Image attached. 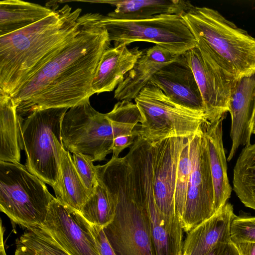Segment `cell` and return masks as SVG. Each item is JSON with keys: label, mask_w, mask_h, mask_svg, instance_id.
Returning a JSON list of instances; mask_svg holds the SVG:
<instances>
[{"label": "cell", "mask_w": 255, "mask_h": 255, "mask_svg": "<svg viewBox=\"0 0 255 255\" xmlns=\"http://www.w3.org/2000/svg\"><path fill=\"white\" fill-rule=\"evenodd\" d=\"M81 11L65 4L37 22L0 36V94L13 97L79 33Z\"/></svg>", "instance_id": "1"}, {"label": "cell", "mask_w": 255, "mask_h": 255, "mask_svg": "<svg viewBox=\"0 0 255 255\" xmlns=\"http://www.w3.org/2000/svg\"><path fill=\"white\" fill-rule=\"evenodd\" d=\"M98 181L106 189L115 208L113 220L103 228L117 255H155L148 216L132 183L125 157H113L96 166Z\"/></svg>", "instance_id": "2"}, {"label": "cell", "mask_w": 255, "mask_h": 255, "mask_svg": "<svg viewBox=\"0 0 255 255\" xmlns=\"http://www.w3.org/2000/svg\"><path fill=\"white\" fill-rule=\"evenodd\" d=\"M140 119L136 105L131 102L119 101L111 111L102 114L88 99L69 108L63 117L61 136L64 148L93 162L105 160L113 152L114 139L138 131Z\"/></svg>", "instance_id": "3"}, {"label": "cell", "mask_w": 255, "mask_h": 255, "mask_svg": "<svg viewBox=\"0 0 255 255\" xmlns=\"http://www.w3.org/2000/svg\"><path fill=\"white\" fill-rule=\"evenodd\" d=\"M181 16L238 79L255 74V38L211 8L193 5Z\"/></svg>", "instance_id": "4"}, {"label": "cell", "mask_w": 255, "mask_h": 255, "mask_svg": "<svg viewBox=\"0 0 255 255\" xmlns=\"http://www.w3.org/2000/svg\"><path fill=\"white\" fill-rule=\"evenodd\" d=\"M67 108L34 111L21 125V150L26 154L28 171L52 187L57 183L64 148L61 125Z\"/></svg>", "instance_id": "5"}, {"label": "cell", "mask_w": 255, "mask_h": 255, "mask_svg": "<svg viewBox=\"0 0 255 255\" xmlns=\"http://www.w3.org/2000/svg\"><path fill=\"white\" fill-rule=\"evenodd\" d=\"M134 101L141 117L139 136L150 143L190 136L209 123L204 111L177 104L150 83Z\"/></svg>", "instance_id": "6"}, {"label": "cell", "mask_w": 255, "mask_h": 255, "mask_svg": "<svg viewBox=\"0 0 255 255\" xmlns=\"http://www.w3.org/2000/svg\"><path fill=\"white\" fill-rule=\"evenodd\" d=\"M54 199L25 165L0 161V210L13 222L26 229L42 226Z\"/></svg>", "instance_id": "7"}, {"label": "cell", "mask_w": 255, "mask_h": 255, "mask_svg": "<svg viewBox=\"0 0 255 255\" xmlns=\"http://www.w3.org/2000/svg\"><path fill=\"white\" fill-rule=\"evenodd\" d=\"M98 21L107 30L115 47L136 41L149 42L178 57L197 44L180 15L162 14L145 19L125 20L98 13Z\"/></svg>", "instance_id": "8"}, {"label": "cell", "mask_w": 255, "mask_h": 255, "mask_svg": "<svg viewBox=\"0 0 255 255\" xmlns=\"http://www.w3.org/2000/svg\"><path fill=\"white\" fill-rule=\"evenodd\" d=\"M98 13L82 15L79 33L53 58L31 78L12 97L19 116L28 105L69 68L103 40L109 37L100 24Z\"/></svg>", "instance_id": "9"}, {"label": "cell", "mask_w": 255, "mask_h": 255, "mask_svg": "<svg viewBox=\"0 0 255 255\" xmlns=\"http://www.w3.org/2000/svg\"><path fill=\"white\" fill-rule=\"evenodd\" d=\"M110 37L102 41L34 99L19 117L23 119L34 111L70 108L94 94L92 84L98 65L111 45Z\"/></svg>", "instance_id": "10"}, {"label": "cell", "mask_w": 255, "mask_h": 255, "mask_svg": "<svg viewBox=\"0 0 255 255\" xmlns=\"http://www.w3.org/2000/svg\"><path fill=\"white\" fill-rule=\"evenodd\" d=\"M184 55L198 86L208 122L212 124L229 112L232 91L238 80L233 72L200 38Z\"/></svg>", "instance_id": "11"}, {"label": "cell", "mask_w": 255, "mask_h": 255, "mask_svg": "<svg viewBox=\"0 0 255 255\" xmlns=\"http://www.w3.org/2000/svg\"><path fill=\"white\" fill-rule=\"evenodd\" d=\"M206 124L189 137L192 161L181 224L188 233L215 213L214 192L205 131Z\"/></svg>", "instance_id": "12"}, {"label": "cell", "mask_w": 255, "mask_h": 255, "mask_svg": "<svg viewBox=\"0 0 255 255\" xmlns=\"http://www.w3.org/2000/svg\"><path fill=\"white\" fill-rule=\"evenodd\" d=\"M70 255H101L90 224L81 214L54 199L41 226Z\"/></svg>", "instance_id": "13"}, {"label": "cell", "mask_w": 255, "mask_h": 255, "mask_svg": "<svg viewBox=\"0 0 255 255\" xmlns=\"http://www.w3.org/2000/svg\"><path fill=\"white\" fill-rule=\"evenodd\" d=\"M187 137L168 138L150 143L156 205L159 211L169 218L178 219L175 205L176 173L181 151Z\"/></svg>", "instance_id": "14"}, {"label": "cell", "mask_w": 255, "mask_h": 255, "mask_svg": "<svg viewBox=\"0 0 255 255\" xmlns=\"http://www.w3.org/2000/svg\"><path fill=\"white\" fill-rule=\"evenodd\" d=\"M149 83L177 104L205 112L198 86L184 54L156 72Z\"/></svg>", "instance_id": "15"}, {"label": "cell", "mask_w": 255, "mask_h": 255, "mask_svg": "<svg viewBox=\"0 0 255 255\" xmlns=\"http://www.w3.org/2000/svg\"><path fill=\"white\" fill-rule=\"evenodd\" d=\"M229 112L231 117L230 161L241 145L250 144L255 114V74L237 80L232 91Z\"/></svg>", "instance_id": "16"}, {"label": "cell", "mask_w": 255, "mask_h": 255, "mask_svg": "<svg viewBox=\"0 0 255 255\" xmlns=\"http://www.w3.org/2000/svg\"><path fill=\"white\" fill-rule=\"evenodd\" d=\"M236 216L233 205L227 202L213 216L187 233L183 253L187 255H207L219 245L232 242L231 225Z\"/></svg>", "instance_id": "17"}, {"label": "cell", "mask_w": 255, "mask_h": 255, "mask_svg": "<svg viewBox=\"0 0 255 255\" xmlns=\"http://www.w3.org/2000/svg\"><path fill=\"white\" fill-rule=\"evenodd\" d=\"M177 57L168 50L157 45L143 50L133 68L117 87L114 98L119 101L131 102L134 100L149 84L153 75Z\"/></svg>", "instance_id": "18"}, {"label": "cell", "mask_w": 255, "mask_h": 255, "mask_svg": "<svg viewBox=\"0 0 255 255\" xmlns=\"http://www.w3.org/2000/svg\"><path fill=\"white\" fill-rule=\"evenodd\" d=\"M138 47L120 45L107 49L101 58L93 80L94 94L113 91L124 80L142 54Z\"/></svg>", "instance_id": "19"}, {"label": "cell", "mask_w": 255, "mask_h": 255, "mask_svg": "<svg viewBox=\"0 0 255 255\" xmlns=\"http://www.w3.org/2000/svg\"><path fill=\"white\" fill-rule=\"evenodd\" d=\"M148 219L151 240L155 255H181L183 232L178 218H169L158 210L154 195L141 199Z\"/></svg>", "instance_id": "20"}, {"label": "cell", "mask_w": 255, "mask_h": 255, "mask_svg": "<svg viewBox=\"0 0 255 255\" xmlns=\"http://www.w3.org/2000/svg\"><path fill=\"white\" fill-rule=\"evenodd\" d=\"M224 118H221L213 123L208 124L205 131L216 212L227 202L232 192V187L228 177L227 160L223 143L222 124Z\"/></svg>", "instance_id": "21"}, {"label": "cell", "mask_w": 255, "mask_h": 255, "mask_svg": "<svg viewBox=\"0 0 255 255\" xmlns=\"http://www.w3.org/2000/svg\"><path fill=\"white\" fill-rule=\"evenodd\" d=\"M91 2L106 3L116 6L107 15L118 19L136 20L162 14L181 15L193 5L182 0H116Z\"/></svg>", "instance_id": "22"}, {"label": "cell", "mask_w": 255, "mask_h": 255, "mask_svg": "<svg viewBox=\"0 0 255 255\" xmlns=\"http://www.w3.org/2000/svg\"><path fill=\"white\" fill-rule=\"evenodd\" d=\"M23 121L12 97L0 94V161L20 163Z\"/></svg>", "instance_id": "23"}, {"label": "cell", "mask_w": 255, "mask_h": 255, "mask_svg": "<svg viewBox=\"0 0 255 255\" xmlns=\"http://www.w3.org/2000/svg\"><path fill=\"white\" fill-rule=\"evenodd\" d=\"M52 188L57 200L79 213L92 194L79 177L70 152L64 148L61 154L58 180Z\"/></svg>", "instance_id": "24"}, {"label": "cell", "mask_w": 255, "mask_h": 255, "mask_svg": "<svg viewBox=\"0 0 255 255\" xmlns=\"http://www.w3.org/2000/svg\"><path fill=\"white\" fill-rule=\"evenodd\" d=\"M55 9L20 0L0 1V36L25 28L52 14Z\"/></svg>", "instance_id": "25"}, {"label": "cell", "mask_w": 255, "mask_h": 255, "mask_svg": "<svg viewBox=\"0 0 255 255\" xmlns=\"http://www.w3.org/2000/svg\"><path fill=\"white\" fill-rule=\"evenodd\" d=\"M233 184L242 203L255 210V143L242 149L234 168Z\"/></svg>", "instance_id": "26"}, {"label": "cell", "mask_w": 255, "mask_h": 255, "mask_svg": "<svg viewBox=\"0 0 255 255\" xmlns=\"http://www.w3.org/2000/svg\"><path fill=\"white\" fill-rule=\"evenodd\" d=\"M80 213L91 225L104 228L114 219L115 208L105 187L98 181Z\"/></svg>", "instance_id": "27"}, {"label": "cell", "mask_w": 255, "mask_h": 255, "mask_svg": "<svg viewBox=\"0 0 255 255\" xmlns=\"http://www.w3.org/2000/svg\"><path fill=\"white\" fill-rule=\"evenodd\" d=\"M16 244L27 247L38 255H70L42 227L27 229Z\"/></svg>", "instance_id": "28"}, {"label": "cell", "mask_w": 255, "mask_h": 255, "mask_svg": "<svg viewBox=\"0 0 255 255\" xmlns=\"http://www.w3.org/2000/svg\"><path fill=\"white\" fill-rule=\"evenodd\" d=\"M189 137L187 138L181 149L176 173L175 205L177 216L181 222L192 166Z\"/></svg>", "instance_id": "29"}, {"label": "cell", "mask_w": 255, "mask_h": 255, "mask_svg": "<svg viewBox=\"0 0 255 255\" xmlns=\"http://www.w3.org/2000/svg\"><path fill=\"white\" fill-rule=\"evenodd\" d=\"M231 238L234 243H255V217H238L231 225Z\"/></svg>", "instance_id": "30"}, {"label": "cell", "mask_w": 255, "mask_h": 255, "mask_svg": "<svg viewBox=\"0 0 255 255\" xmlns=\"http://www.w3.org/2000/svg\"><path fill=\"white\" fill-rule=\"evenodd\" d=\"M72 159L83 183L92 193L98 182L96 166L92 160L80 154L73 153Z\"/></svg>", "instance_id": "31"}, {"label": "cell", "mask_w": 255, "mask_h": 255, "mask_svg": "<svg viewBox=\"0 0 255 255\" xmlns=\"http://www.w3.org/2000/svg\"><path fill=\"white\" fill-rule=\"evenodd\" d=\"M90 227L92 233L96 241L100 255H117L110 245L103 228L91 224Z\"/></svg>", "instance_id": "32"}, {"label": "cell", "mask_w": 255, "mask_h": 255, "mask_svg": "<svg viewBox=\"0 0 255 255\" xmlns=\"http://www.w3.org/2000/svg\"><path fill=\"white\" fill-rule=\"evenodd\" d=\"M139 136V132L125 134L116 137L113 141L112 151L113 157H118L120 153L126 148L130 147L135 139Z\"/></svg>", "instance_id": "33"}, {"label": "cell", "mask_w": 255, "mask_h": 255, "mask_svg": "<svg viewBox=\"0 0 255 255\" xmlns=\"http://www.w3.org/2000/svg\"><path fill=\"white\" fill-rule=\"evenodd\" d=\"M207 255H240L239 252L232 242L223 243L212 250Z\"/></svg>", "instance_id": "34"}, {"label": "cell", "mask_w": 255, "mask_h": 255, "mask_svg": "<svg viewBox=\"0 0 255 255\" xmlns=\"http://www.w3.org/2000/svg\"><path fill=\"white\" fill-rule=\"evenodd\" d=\"M234 244L240 255H255V243L244 242Z\"/></svg>", "instance_id": "35"}, {"label": "cell", "mask_w": 255, "mask_h": 255, "mask_svg": "<svg viewBox=\"0 0 255 255\" xmlns=\"http://www.w3.org/2000/svg\"><path fill=\"white\" fill-rule=\"evenodd\" d=\"M17 248L14 255H38L32 250L23 245L16 244Z\"/></svg>", "instance_id": "36"}, {"label": "cell", "mask_w": 255, "mask_h": 255, "mask_svg": "<svg viewBox=\"0 0 255 255\" xmlns=\"http://www.w3.org/2000/svg\"><path fill=\"white\" fill-rule=\"evenodd\" d=\"M4 228L2 226L1 222L0 225V255H7L4 249L3 241Z\"/></svg>", "instance_id": "37"}, {"label": "cell", "mask_w": 255, "mask_h": 255, "mask_svg": "<svg viewBox=\"0 0 255 255\" xmlns=\"http://www.w3.org/2000/svg\"><path fill=\"white\" fill-rule=\"evenodd\" d=\"M253 133L255 134V114L253 125Z\"/></svg>", "instance_id": "38"}, {"label": "cell", "mask_w": 255, "mask_h": 255, "mask_svg": "<svg viewBox=\"0 0 255 255\" xmlns=\"http://www.w3.org/2000/svg\"><path fill=\"white\" fill-rule=\"evenodd\" d=\"M181 255H185V254L182 253Z\"/></svg>", "instance_id": "39"}]
</instances>
